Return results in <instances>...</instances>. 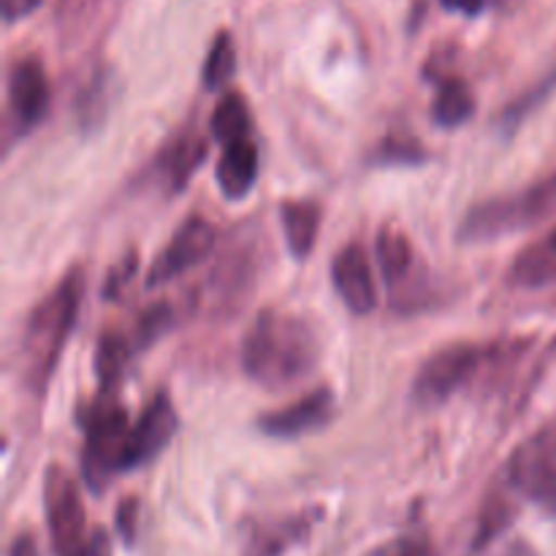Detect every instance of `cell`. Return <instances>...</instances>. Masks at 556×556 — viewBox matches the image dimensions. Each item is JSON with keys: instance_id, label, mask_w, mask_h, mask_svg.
Here are the masks:
<instances>
[{"instance_id": "obj_1", "label": "cell", "mask_w": 556, "mask_h": 556, "mask_svg": "<svg viewBox=\"0 0 556 556\" xmlns=\"http://www.w3.org/2000/svg\"><path fill=\"white\" fill-rule=\"evenodd\" d=\"M320 340L304 318L264 309L242 340V369L264 389H286L315 369Z\"/></svg>"}, {"instance_id": "obj_2", "label": "cell", "mask_w": 556, "mask_h": 556, "mask_svg": "<svg viewBox=\"0 0 556 556\" xmlns=\"http://www.w3.org/2000/svg\"><path fill=\"white\" fill-rule=\"evenodd\" d=\"M81 282L79 271H68L60 280V286L38 302L27 318L25 334H22V378L33 391L47 389L49 378L58 369L63 348L74 331L76 315L81 304Z\"/></svg>"}, {"instance_id": "obj_3", "label": "cell", "mask_w": 556, "mask_h": 556, "mask_svg": "<svg viewBox=\"0 0 556 556\" xmlns=\"http://www.w3.org/2000/svg\"><path fill=\"white\" fill-rule=\"evenodd\" d=\"M556 212V174L519 190L472 206L459 226V242L483 244L494 239L514 237L516 231L538 226Z\"/></svg>"}, {"instance_id": "obj_4", "label": "cell", "mask_w": 556, "mask_h": 556, "mask_svg": "<svg viewBox=\"0 0 556 556\" xmlns=\"http://www.w3.org/2000/svg\"><path fill=\"white\" fill-rule=\"evenodd\" d=\"M85 454H81V472L87 486L96 494L112 483L114 476L125 472V454H128L130 421L123 407L114 402L90 407L85 421Z\"/></svg>"}, {"instance_id": "obj_5", "label": "cell", "mask_w": 556, "mask_h": 556, "mask_svg": "<svg viewBox=\"0 0 556 556\" xmlns=\"http://www.w3.org/2000/svg\"><path fill=\"white\" fill-rule=\"evenodd\" d=\"M492 348L481 345H448L429 356L413 380V400L421 407L443 405L445 400L470 386L476 375L494 358Z\"/></svg>"}, {"instance_id": "obj_6", "label": "cell", "mask_w": 556, "mask_h": 556, "mask_svg": "<svg viewBox=\"0 0 556 556\" xmlns=\"http://www.w3.org/2000/svg\"><path fill=\"white\" fill-rule=\"evenodd\" d=\"M505 476L521 497L556 510V424L538 429L514 451Z\"/></svg>"}, {"instance_id": "obj_7", "label": "cell", "mask_w": 556, "mask_h": 556, "mask_svg": "<svg viewBox=\"0 0 556 556\" xmlns=\"http://www.w3.org/2000/svg\"><path fill=\"white\" fill-rule=\"evenodd\" d=\"M43 508H47V525L54 554L65 556L71 548L79 546L87 532L79 489H76L74 478L60 470V467H52L43 478Z\"/></svg>"}, {"instance_id": "obj_8", "label": "cell", "mask_w": 556, "mask_h": 556, "mask_svg": "<svg viewBox=\"0 0 556 556\" xmlns=\"http://www.w3.org/2000/svg\"><path fill=\"white\" fill-rule=\"evenodd\" d=\"M49 79L36 58H22L9 71V114L16 134H30L49 112Z\"/></svg>"}, {"instance_id": "obj_9", "label": "cell", "mask_w": 556, "mask_h": 556, "mask_svg": "<svg viewBox=\"0 0 556 556\" xmlns=\"http://www.w3.org/2000/svg\"><path fill=\"white\" fill-rule=\"evenodd\" d=\"M215 244L217 231L212 223H206L204 217H190V220H185L177 228L172 242H168V248L157 255L155 266L150 269V280H147L150 288L163 286V282L193 269L195 264H201L215 250Z\"/></svg>"}, {"instance_id": "obj_10", "label": "cell", "mask_w": 556, "mask_h": 556, "mask_svg": "<svg viewBox=\"0 0 556 556\" xmlns=\"http://www.w3.org/2000/svg\"><path fill=\"white\" fill-rule=\"evenodd\" d=\"M174 434H177V413H174V405L168 402L166 394H157L155 400L144 407V413L130 424L125 472L150 465V462L172 443Z\"/></svg>"}, {"instance_id": "obj_11", "label": "cell", "mask_w": 556, "mask_h": 556, "mask_svg": "<svg viewBox=\"0 0 556 556\" xmlns=\"http://www.w3.org/2000/svg\"><path fill=\"white\" fill-rule=\"evenodd\" d=\"M334 418V394L329 389L309 391L307 396L296 400L282 410L266 413L258 418V429L269 438L293 440L302 434L326 429Z\"/></svg>"}, {"instance_id": "obj_12", "label": "cell", "mask_w": 556, "mask_h": 556, "mask_svg": "<svg viewBox=\"0 0 556 556\" xmlns=\"http://www.w3.org/2000/svg\"><path fill=\"white\" fill-rule=\"evenodd\" d=\"M331 286H334L342 304L353 315L372 313L375 304H378L372 266H369L364 248H358V244H348L334 255V261H331Z\"/></svg>"}, {"instance_id": "obj_13", "label": "cell", "mask_w": 556, "mask_h": 556, "mask_svg": "<svg viewBox=\"0 0 556 556\" xmlns=\"http://www.w3.org/2000/svg\"><path fill=\"white\" fill-rule=\"evenodd\" d=\"M375 253H378V264L380 271H383L386 286L396 293V299L410 296L413 277H416V250H413L410 239L402 231H396V228H383L378 233Z\"/></svg>"}, {"instance_id": "obj_14", "label": "cell", "mask_w": 556, "mask_h": 556, "mask_svg": "<svg viewBox=\"0 0 556 556\" xmlns=\"http://www.w3.org/2000/svg\"><path fill=\"white\" fill-rule=\"evenodd\" d=\"M258 150H255V144L250 139H239L233 144L223 147L220 163H217L215 172L220 193L228 201L244 199L255 188V182H258Z\"/></svg>"}, {"instance_id": "obj_15", "label": "cell", "mask_w": 556, "mask_h": 556, "mask_svg": "<svg viewBox=\"0 0 556 556\" xmlns=\"http://www.w3.org/2000/svg\"><path fill=\"white\" fill-rule=\"evenodd\" d=\"M313 527V516L299 514L277 521H261L253 527L242 556H282L291 546L302 543Z\"/></svg>"}, {"instance_id": "obj_16", "label": "cell", "mask_w": 556, "mask_h": 556, "mask_svg": "<svg viewBox=\"0 0 556 556\" xmlns=\"http://www.w3.org/2000/svg\"><path fill=\"white\" fill-rule=\"evenodd\" d=\"M508 282L516 288H527V291L556 282V228L548 237L538 239L516 255L508 271Z\"/></svg>"}, {"instance_id": "obj_17", "label": "cell", "mask_w": 556, "mask_h": 556, "mask_svg": "<svg viewBox=\"0 0 556 556\" xmlns=\"http://www.w3.org/2000/svg\"><path fill=\"white\" fill-rule=\"evenodd\" d=\"M320 206L315 201H286L280 206L282 231H286V244L296 261L307 258L318 242L320 231Z\"/></svg>"}, {"instance_id": "obj_18", "label": "cell", "mask_w": 556, "mask_h": 556, "mask_svg": "<svg viewBox=\"0 0 556 556\" xmlns=\"http://www.w3.org/2000/svg\"><path fill=\"white\" fill-rule=\"evenodd\" d=\"M206 147L199 136H182L174 144H168V150L163 152L161 161H157V174L166 179L168 188L179 190L188 177L193 174V168L204 161Z\"/></svg>"}, {"instance_id": "obj_19", "label": "cell", "mask_w": 556, "mask_h": 556, "mask_svg": "<svg viewBox=\"0 0 556 556\" xmlns=\"http://www.w3.org/2000/svg\"><path fill=\"white\" fill-rule=\"evenodd\" d=\"M210 130L223 147L233 144L239 139H250V130H253V117H250L248 101H244L239 92H228L220 98V103L215 106L210 117Z\"/></svg>"}, {"instance_id": "obj_20", "label": "cell", "mask_w": 556, "mask_h": 556, "mask_svg": "<svg viewBox=\"0 0 556 556\" xmlns=\"http://www.w3.org/2000/svg\"><path fill=\"white\" fill-rule=\"evenodd\" d=\"M472 112H476V98L465 81L448 79L440 85L432 106V117L440 128H459L462 123L472 117Z\"/></svg>"}, {"instance_id": "obj_21", "label": "cell", "mask_w": 556, "mask_h": 556, "mask_svg": "<svg viewBox=\"0 0 556 556\" xmlns=\"http://www.w3.org/2000/svg\"><path fill=\"white\" fill-rule=\"evenodd\" d=\"M233 74H237V47H233V38L223 30L212 41L201 76H204L206 90H220L233 79Z\"/></svg>"}, {"instance_id": "obj_22", "label": "cell", "mask_w": 556, "mask_h": 556, "mask_svg": "<svg viewBox=\"0 0 556 556\" xmlns=\"http://www.w3.org/2000/svg\"><path fill=\"white\" fill-rule=\"evenodd\" d=\"M130 353H134V348H130L128 337L117 334V331H112V334H103L101 345H98L96 367H98V375H101V380L106 389H112V386L117 383L119 375H123V369H125V364H128Z\"/></svg>"}, {"instance_id": "obj_23", "label": "cell", "mask_w": 556, "mask_h": 556, "mask_svg": "<svg viewBox=\"0 0 556 556\" xmlns=\"http://www.w3.org/2000/svg\"><path fill=\"white\" fill-rule=\"evenodd\" d=\"M514 519V510H510V503L505 497H494L489 500L486 508H483V519L481 527H478V538H476V548L489 546L505 527L510 525Z\"/></svg>"}, {"instance_id": "obj_24", "label": "cell", "mask_w": 556, "mask_h": 556, "mask_svg": "<svg viewBox=\"0 0 556 556\" xmlns=\"http://www.w3.org/2000/svg\"><path fill=\"white\" fill-rule=\"evenodd\" d=\"M168 326H172V309H168L166 304H155V307H150L144 315H141L139 326H136L134 342L139 348L150 345V342H155Z\"/></svg>"}, {"instance_id": "obj_25", "label": "cell", "mask_w": 556, "mask_h": 556, "mask_svg": "<svg viewBox=\"0 0 556 556\" xmlns=\"http://www.w3.org/2000/svg\"><path fill=\"white\" fill-rule=\"evenodd\" d=\"M556 85V74L554 76H548L546 81H543L541 87H538L535 92H530V96H525V98H519V101H514L508 106V112H505V117H503V123H505V128H516V125L521 123V119L527 117V114L532 112V109L538 106V103L543 101V98L548 96V90H552V87Z\"/></svg>"}, {"instance_id": "obj_26", "label": "cell", "mask_w": 556, "mask_h": 556, "mask_svg": "<svg viewBox=\"0 0 556 556\" xmlns=\"http://www.w3.org/2000/svg\"><path fill=\"white\" fill-rule=\"evenodd\" d=\"M65 556H112V538H109L106 530L96 527V530L81 538L79 546L71 548Z\"/></svg>"}, {"instance_id": "obj_27", "label": "cell", "mask_w": 556, "mask_h": 556, "mask_svg": "<svg viewBox=\"0 0 556 556\" xmlns=\"http://www.w3.org/2000/svg\"><path fill=\"white\" fill-rule=\"evenodd\" d=\"M136 521H139V500H125L117 510V527L128 546L136 541Z\"/></svg>"}, {"instance_id": "obj_28", "label": "cell", "mask_w": 556, "mask_h": 556, "mask_svg": "<svg viewBox=\"0 0 556 556\" xmlns=\"http://www.w3.org/2000/svg\"><path fill=\"white\" fill-rule=\"evenodd\" d=\"M41 3L43 0H0V9H3L5 22H16V20H25V16H30Z\"/></svg>"}, {"instance_id": "obj_29", "label": "cell", "mask_w": 556, "mask_h": 556, "mask_svg": "<svg viewBox=\"0 0 556 556\" xmlns=\"http://www.w3.org/2000/svg\"><path fill=\"white\" fill-rule=\"evenodd\" d=\"M369 556H429V548L418 541H396L391 546L378 548V552Z\"/></svg>"}, {"instance_id": "obj_30", "label": "cell", "mask_w": 556, "mask_h": 556, "mask_svg": "<svg viewBox=\"0 0 556 556\" xmlns=\"http://www.w3.org/2000/svg\"><path fill=\"white\" fill-rule=\"evenodd\" d=\"M440 3H443L448 11H459V14L465 16L481 14L483 9V0H440Z\"/></svg>"}, {"instance_id": "obj_31", "label": "cell", "mask_w": 556, "mask_h": 556, "mask_svg": "<svg viewBox=\"0 0 556 556\" xmlns=\"http://www.w3.org/2000/svg\"><path fill=\"white\" fill-rule=\"evenodd\" d=\"M9 556H38V543L33 535H20L11 543Z\"/></svg>"}, {"instance_id": "obj_32", "label": "cell", "mask_w": 556, "mask_h": 556, "mask_svg": "<svg viewBox=\"0 0 556 556\" xmlns=\"http://www.w3.org/2000/svg\"><path fill=\"white\" fill-rule=\"evenodd\" d=\"M508 556H532V554H530V552H527V548H525V546H516V548H514V552H510Z\"/></svg>"}]
</instances>
